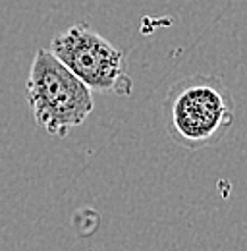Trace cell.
Here are the masks:
<instances>
[{"mask_svg":"<svg viewBox=\"0 0 247 251\" xmlns=\"http://www.w3.org/2000/svg\"><path fill=\"white\" fill-rule=\"evenodd\" d=\"M162 110L168 137L189 151L220 143L234 124V99L216 75L180 79L170 87Z\"/></svg>","mask_w":247,"mask_h":251,"instance_id":"cell-1","label":"cell"},{"mask_svg":"<svg viewBox=\"0 0 247 251\" xmlns=\"http://www.w3.org/2000/svg\"><path fill=\"white\" fill-rule=\"evenodd\" d=\"M50 52L91 91L131 95L133 81L124 52L87 24H75L58 33L50 43Z\"/></svg>","mask_w":247,"mask_h":251,"instance_id":"cell-3","label":"cell"},{"mask_svg":"<svg viewBox=\"0 0 247 251\" xmlns=\"http://www.w3.org/2000/svg\"><path fill=\"white\" fill-rule=\"evenodd\" d=\"M25 95L35 124L56 137L83 124L95 108L91 89L47 49L33 56Z\"/></svg>","mask_w":247,"mask_h":251,"instance_id":"cell-2","label":"cell"}]
</instances>
